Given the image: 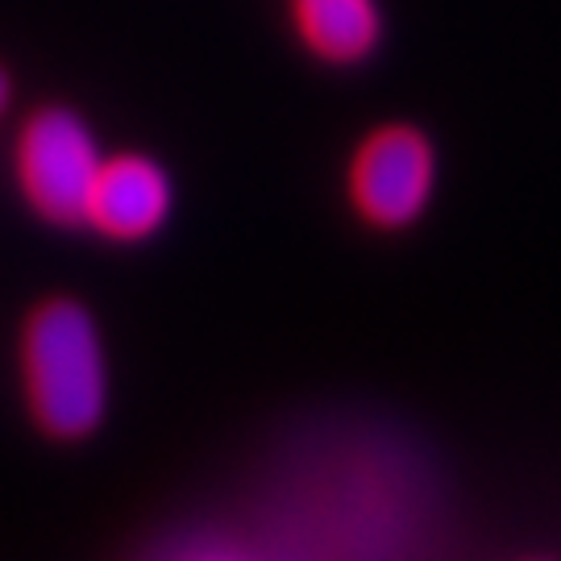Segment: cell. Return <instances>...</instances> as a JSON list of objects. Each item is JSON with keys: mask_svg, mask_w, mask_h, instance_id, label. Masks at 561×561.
Here are the masks:
<instances>
[{"mask_svg": "<svg viewBox=\"0 0 561 561\" xmlns=\"http://www.w3.org/2000/svg\"><path fill=\"white\" fill-rule=\"evenodd\" d=\"M30 408L46 433L88 437L104 421L108 366L101 329L76 300H50L25 324L21 341Z\"/></svg>", "mask_w": 561, "mask_h": 561, "instance_id": "1", "label": "cell"}, {"mask_svg": "<svg viewBox=\"0 0 561 561\" xmlns=\"http://www.w3.org/2000/svg\"><path fill=\"white\" fill-rule=\"evenodd\" d=\"M304 42L333 62L362 59L379 38V13L370 0H291Z\"/></svg>", "mask_w": 561, "mask_h": 561, "instance_id": "5", "label": "cell"}, {"mask_svg": "<svg viewBox=\"0 0 561 561\" xmlns=\"http://www.w3.org/2000/svg\"><path fill=\"white\" fill-rule=\"evenodd\" d=\"M167 208H171L167 175L150 159L125 154V159H113L101 167L83 225H96L104 238L138 241L167 221Z\"/></svg>", "mask_w": 561, "mask_h": 561, "instance_id": "4", "label": "cell"}, {"mask_svg": "<svg viewBox=\"0 0 561 561\" xmlns=\"http://www.w3.org/2000/svg\"><path fill=\"white\" fill-rule=\"evenodd\" d=\"M18 183L50 225H83L101 175V150L71 108H42L18 134Z\"/></svg>", "mask_w": 561, "mask_h": 561, "instance_id": "2", "label": "cell"}, {"mask_svg": "<svg viewBox=\"0 0 561 561\" xmlns=\"http://www.w3.org/2000/svg\"><path fill=\"white\" fill-rule=\"evenodd\" d=\"M433 150L416 129H379L354 159V204L375 225H408L428 201Z\"/></svg>", "mask_w": 561, "mask_h": 561, "instance_id": "3", "label": "cell"}, {"mask_svg": "<svg viewBox=\"0 0 561 561\" xmlns=\"http://www.w3.org/2000/svg\"><path fill=\"white\" fill-rule=\"evenodd\" d=\"M9 92H13V88H9V76L0 71V113H4V104H9Z\"/></svg>", "mask_w": 561, "mask_h": 561, "instance_id": "6", "label": "cell"}]
</instances>
